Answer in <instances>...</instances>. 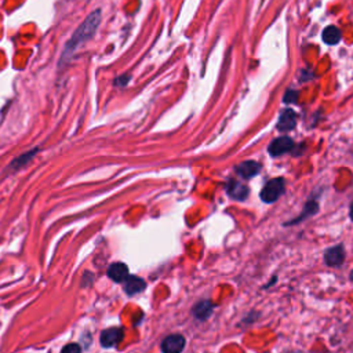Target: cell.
I'll list each match as a JSON object with an SVG mask.
<instances>
[{"label": "cell", "instance_id": "1", "mask_svg": "<svg viewBox=\"0 0 353 353\" xmlns=\"http://www.w3.org/2000/svg\"><path fill=\"white\" fill-rule=\"evenodd\" d=\"M101 18H102L101 10H95L93 11L91 14L87 15V18H86L82 24L79 25L78 29L75 30L74 34L70 36V39L65 44V49L64 51H62V55H61V59H62V61L70 58L86 42L93 39L94 34H95V32H97L99 28Z\"/></svg>", "mask_w": 353, "mask_h": 353}, {"label": "cell", "instance_id": "2", "mask_svg": "<svg viewBox=\"0 0 353 353\" xmlns=\"http://www.w3.org/2000/svg\"><path fill=\"white\" fill-rule=\"evenodd\" d=\"M283 192H285V182L281 178L270 180L261 192V199L265 203H273L283 195Z\"/></svg>", "mask_w": 353, "mask_h": 353}, {"label": "cell", "instance_id": "3", "mask_svg": "<svg viewBox=\"0 0 353 353\" xmlns=\"http://www.w3.org/2000/svg\"><path fill=\"white\" fill-rule=\"evenodd\" d=\"M185 348V338L180 334H172L163 339V353H181Z\"/></svg>", "mask_w": 353, "mask_h": 353}, {"label": "cell", "instance_id": "4", "mask_svg": "<svg viewBox=\"0 0 353 353\" xmlns=\"http://www.w3.org/2000/svg\"><path fill=\"white\" fill-rule=\"evenodd\" d=\"M123 330L119 329V327H112V329L105 330L101 333V345L103 348H112V346H116L120 341L123 339Z\"/></svg>", "mask_w": 353, "mask_h": 353}, {"label": "cell", "instance_id": "5", "mask_svg": "<svg viewBox=\"0 0 353 353\" xmlns=\"http://www.w3.org/2000/svg\"><path fill=\"white\" fill-rule=\"evenodd\" d=\"M293 147H294V143H293L291 138L280 137L276 138L275 141L270 144L268 151H269V153L272 156H280V155H283V153L291 151Z\"/></svg>", "mask_w": 353, "mask_h": 353}, {"label": "cell", "instance_id": "6", "mask_svg": "<svg viewBox=\"0 0 353 353\" xmlns=\"http://www.w3.org/2000/svg\"><path fill=\"white\" fill-rule=\"evenodd\" d=\"M108 276L116 283H124V280L128 277L127 265L122 262H115L108 268Z\"/></svg>", "mask_w": 353, "mask_h": 353}, {"label": "cell", "instance_id": "7", "mask_svg": "<svg viewBox=\"0 0 353 353\" xmlns=\"http://www.w3.org/2000/svg\"><path fill=\"white\" fill-rule=\"evenodd\" d=\"M324 260L330 266H339L345 260V251L342 245H337L333 249H329L324 254Z\"/></svg>", "mask_w": 353, "mask_h": 353}, {"label": "cell", "instance_id": "8", "mask_svg": "<svg viewBox=\"0 0 353 353\" xmlns=\"http://www.w3.org/2000/svg\"><path fill=\"white\" fill-rule=\"evenodd\" d=\"M145 281L138 276H128L127 279L124 280V291L128 295H135L138 293H141L145 289Z\"/></svg>", "mask_w": 353, "mask_h": 353}, {"label": "cell", "instance_id": "9", "mask_svg": "<svg viewBox=\"0 0 353 353\" xmlns=\"http://www.w3.org/2000/svg\"><path fill=\"white\" fill-rule=\"evenodd\" d=\"M226 191H228V195L233 197V199H236V200H243V199L249 196V188L245 187L244 184H241V182L231 181L228 184Z\"/></svg>", "mask_w": 353, "mask_h": 353}, {"label": "cell", "instance_id": "10", "mask_svg": "<svg viewBox=\"0 0 353 353\" xmlns=\"http://www.w3.org/2000/svg\"><path fill=\"white\" fill-rule=\"evenodd\" d=\"M295 123H297L295 113L291 109H287V111L281 113L279 123H277V128L280 131H290V130H293L295 127Z\"/></svg>", "mask_w": 353, "mask_h": 353}, {"label": "cell", "instance_id": "11", "mask_svg": "<svg viewBox=\"0 0 353 353\" xmlns=\"http://www.w3.org/2000/svg\"><path fill=\"white\" fill-rule=\"evenodd\" d=\"M260 168L261 166L258 163L250 160V162H244L239 164V166L236 167V171L243 178H251V176L257 175L260 172Z\"/></svg>", "mask_w": 353, "mask_h": 353}, {"label": "cell", "instance_id": "12", "mask_svg": "<svg viewBox=\"0 0 353 353\" xmlns=\"http://www.w3.org/2000/svg\"><path fill=\"white\" fill-rule=\"evenodd\" d=\"M211 312H213V305H211L208 301H201V302H199V304L193 308L195 317H197V319L200 320L207 319L211 314Z\"/></svg>", "mask_w": 353, "mask_h": 353}, {"label": "cell", "instance_id": "13", "mask_svg": "<svg viewBox=\"0 0 353 353\" xmlns=\"http://www.w3.org/2000/svg\"><path fill=\"white\" fill-rule=\"evenodd\" d=\"M323 40L327 44H337L341 40V32L337 26H327L323 30Z\"/></svg>", "mask_w": 353, "mask_h": 353}, {"label": "cell", "instance_id": "14", "mask_svg": "<svg viewBox=\"0 0 353 353\" xmlns=\"http://www.w3.org/2000/svg\"><path fill=\"white\" fill-rule=\"evenodd\" d=\"M61 353H82V348L78 343H68V345H65Z\"/></svg>", "mask_w": 353, "mask_h": 353}, {"label": "cell", "instance_id": "15", "mask_svg": "<svg viewBox=\"0 0 353 353\" xmlns=\"http://www.w3.org/2000/svg\"><path fill=\"white\" fill-rule=\"evenodd\" d=\"M295 98H297V93L295 91H290V93L286 94L285 101L286 102H294Z\"/></svg>", "mask_w": 353, "mask_h": 353}, {"label": "cell", "instance_id": "16", "mask_svg": "<svg viewBox=\"0 0 353 353\" xmlns=\"http://www.w3.org/2000/svg\"><path fill=\"white\" fill-rule=\"evenodd\" d=\"M350 218H352L353 221V203H352V206H350Z\"/></svg>", "mask_w": 353, "mask_h": 353}, {"label": "cell", "instance_id": "17", "mask_svg": "<svg viewBox=\"0 0 353 353\" xmlns=\"http://www.w3.org/2000/svg\"><path fill=\"white\" fill-rule=\"evenodd\" d=\"M294 353H301V352H294Z\"/></svg>", "mask_w": 353, "mask_h": 353}]
</instances>
